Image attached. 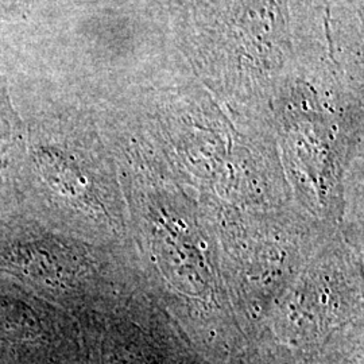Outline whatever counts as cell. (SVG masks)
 <instances>
[{
    "instance_id": "obj_1",
    "label": "cell",
    "mask_w": 364,
    "mask_h": 364,
    "mask_svg": "<svg viewBox=\"0 0 364 364\" xmlns=\"http://www.w3.org/2000/svg\"><path fill=\"white\" fill-rule=\"evenodd\" d=\"M23 144L22 122L14 109L6 80L0 75V169Z\"/></svg>"
}]
</instances>
